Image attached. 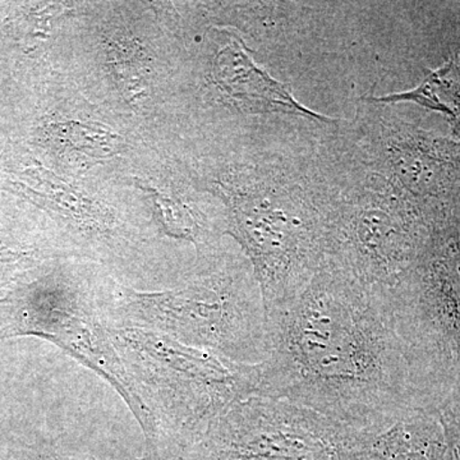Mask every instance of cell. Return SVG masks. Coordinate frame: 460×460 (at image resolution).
<instances>
[{"label":"cell","instance_id":"5","mask_svg":"<svg viewBox=\"0 0 460 460\" xmlns=\"http://www.w3.org/2000/svg\"><path fill=\"white\" fill-rule=\"evenodd\" d=\"M35 335L65 349L105 378L140 423L150 452L155 435L109 335L102 305L62 275L20 283L0 296V339Z\"/></svg>","mask_w":460,"mask_h":460},{"label":"cell","instance_id":"6","mask_svg":"<svg viewBox=\"0 0 460 460\" xmlns=\"http://www.w3.org/2000/svg\"><path fill=\"white\" fill-rule=\"evenodd\" d=\"M416 247L402 190L376 172L330 198L323 265L389 292L413 266Z\"/></svg>","mask_w":460,"mask_h":460},{"label":"cell","instance_id":"2","mask_svg":"<svg viewBox=\"0 0 460 460\" xmlns=\"http://www.w3.org/2000/svg\"><path fill=\"white\" fill-rule=\"evenodd\" d=\"M183 286L160 292L118 287L100 299L107 326L148 330L239 363L266 358L268 316L251 262L211 256Z\"/></svg>","mask_w":460,"mask_h":460},{"label":"cell","instance_id":"9","mask_svg":"<svg viewBox=\"0 0 460 460\" xmlns=\"http://www.w3.org/2000/svg\"><path fill=\"white\" fill-rule=\"evenodd\" d=\"M0 189L25 196L41 208L56 211L71 220L81 232L107 237L111 232V217L86 201L53 172L32 162V157L16 153L0 155Z\"/></svg>","mask_w":460,"mask_h":460},{"label":"cell","instance_id":"1","mask_svg":"<svg viewBox=\"0 0 460 460\" xmlns=\"http://www.w3.org/2000/svg\"><path fill=\"white\" fill-rule=\"evenodd\" d=\"M266 347L253 395L371 432L411 414V368L386 290L323 265L268 314Z\"/></svg>","mask_w":460,"mask_h":460},{"label":"cell","instance_id":"4","mask_svg":"<svg viewBox=\"0 0 460 460\" xmlns=\"http://www.w3.org/2000/svg\"><path fill=\"white\" fill-rule=\"evenodd\" d=\"M220 187L228 208L226 232L252 265L268 316L298 296L323 265L329 201H316L317 195L288 172Z\"/></svg>","mask_w":460,"mask_h":460},{"label":"cell","instance_id":"3","mask_svg":"<svg viewBox=\"0 0 460 460\" xmlns=\"http://www.w3.org/2000/svg\"><path fill=\"white\" fill-rule=\"evenodd\" d=\"M107 329L150 419L157 452L168 432L180 444H198L230 405L255 394L260 365H239L148 330Z\"/></svg>","mask_w":460,"mask_h":460},{"label":"cell","instance_id":"11","mask_svg":"<svg viewBox=\"0 0 460 460\" xmlns=\"http://www.w3.org/2000/svg\"><path fill=\"white\" fill-rule=\"evenodd\" d=\"M63 144L69 150L81 151L84 155L100 159L113 156L120 151V138L102 127L69 122L58 127Z\"/></svg>","mask_w":460,"mask_h":460},{"label":"cell","instance_id":"7","mask_svg":"<svg viewBox=\"0 0 460 460\" xmlns=\"http://www.w3.org/2000/svg\"><path fill=\"white\" fill-rule=\"evenodd\" d=\"M375 432L262 395L230 405L196 444L199 460H356Z\"/></svg>","mask_w":460,"mask_h":460},{"label":"cell","instance_id":"10","mask_svg":"<svg viewBox=\"0 0 460 460\" xmlns=\"http://www.w3.org/2000/svg\"><path fill=\"white\" fill-rule=\"evenodd\" d=\"M374 100L386 104L416 102L420 107L438 111L449 119L454 133L460 135V56L429 72L416 89Z\"/></svg>","mask_w":460,"mask_h":460},{"label":"cell","instance_id":"8","mask_svg":"<svg viewBox=\"0 0 460 460\" xmlns=\"http://www.w3.org/2000/svg\"><path fill=\"white\" fill-rule=\"evenodd\" d=\"M213 75L217 86L244 111L301 115L316 122H335L296 102L283 84L253 62L243 41L237 36H230L217 51Z\"/></svg>","mask_w":460,"mask_h":460}]
</instances>
